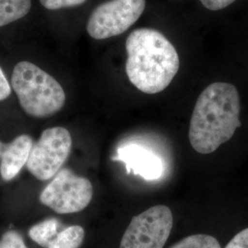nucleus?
Instances as JSON below:
<instances>
[{
  "label": "nucleus",
  "instance_id": "1",
  "mask_svg": "<svg viewBox=\"0 0 248 248\" xmlns=\"http://www.w3.org/2000/svg\"><path fill=\"white\" fill-rule=\"evenodd\" d=\"M240 97L229 83L217 82L204 89L191 116L188 138L193 149L203 155L228 142L241 126Z\"/></svg>",
  "mask_w": 248,
  "mask_h": 248
},
{
  "label": "nucleus",
  "instance_id": "7",
  "mask_svg": "<svg viewBox=\"0 0 248 248\" xmlns=\"http://www.w3.org/2000/svg\"><path fill=\"white\" fill-rule=\"evenodd\" d=\"M173 228L169 207L155 205L134 216L124 232L120 248H163Z\"/></svg>",
  "mask_w": 248,
  "mask_h": 248
},
{
  "label": "nucleus",
  "instance_id": "12",
  "mask_svg": "<svg viewBox=\"0 0 248 248\" xmlns=\"http://www.w3.org/2000/svg\"><path fill=\"white\" fill-rule=\"evenodd\" d=\"M60 223L57 219L51 218L33 225L29 230V236L33 240L36 244L43 248H48L49 243L58 233V228Z\"/></svg>",
  "mask_w": 248,
  "mask_h": 248
},
{
  "label": "nucleus",
  "instance_id": "10",
  "mask_svg": "<svg viewBox=\"0 0 248 248\" xmlns=\"http://www.w3.org/2000/svg\"><path fill=\"white\" fill-rule=\"evenodd\" d=\"M32 9L33 0H0V28L26 18Z\"/></svg>",
  "mask_w": 248,
  "mask_h": 248
},
{
  "label": "nucleus",
  "instance_id": "17",
  "mask_svg": "<svg viewBox=\"0 0 248 248\" xmlns=\"http://www.w3.org/2000/svg\"><path fill=\"white\" fill-rule=\"evenodd\" d=\"M206 9L209 10H221L225 9L236 0H200Z\"/></svg>",
  "mask_w": 248,
  "mask_h": 248
},
{
  "label": "nucleus",
  "instance_id": "19",
  "mask_svg": "<svg viewBox=\"0 0 248 248\" xmlns=\"http://www.w3.org/2000/svg\"><path fill=\"white\" fill-rule=\"evenodd\" d=\"M5 146H6V143H4V142L0 141V157H1V155H2L3 151L5 149Z\"/></svg>",
  "mask_w": 248,
  "mask_h": 248
},
{
  "label": "nucleus",
  "instance_id": "5",
  "mask_svg": "<svg viewBox=\"0 0 248 248\" xmlns=\"http://www.w3.org/2000/svg\"><path fill=\"white\" fill-rule=\"evenodd\" d=\"M93 186L88 178L77 176L69 169H61L45 186L40 202L59 214L79 213L90 203Z\"/></svg>",
  "mask_w": 248,
  "mask_h": 248
},
{
  "label": "nucleus",
  "instance_id": "13",
  "mask_svg": "<svg viewBox=\"0 0 248 248\" xmlns=\"http://www.w3.org/2000/svg\"><path fill=\"white\" fill-rule=\"evenodd\" d=\"M170 248H221V246L212 235L202 233L189 235Z\"/></svg>",
  "mask_w": 248,
  "mask_h": 248
},
{
  "label": "nucleus",
  "instance_id": "18",
  "mask_svg": "<svg viewBox=\"0 0 248 248\" xmlns=\"http://www.w3.org/2000/svg\"><path fill=\"white\" fill-rule=\"evenodd\" d=\"M11 93V87L9 80L7 79L4 72L0 67V101L5 100L9 97Z\"/></svg>",
  "mask_w": 248,
  "mask_h": 248
},
{
  "label": "nucleus",
  "instance_id": "15",
  "mask_svg": "<svg viewBox=\"0 0 248 248\" xmlns=\"http://www.w3.org/2000/svg\"><path fill=\"white\" fill-rule=\"evenodd\" d=\"M0 248H28L22 236L16 231L5 232L0 239Z\"/></svg>",
  "mask_w": 248,
  "mask_h": 248
},
{
  "label": "nucleus",
  "instance_id": "6",
  "mask_svg": "<svg viewBox=\"0 0 248 248\" xmlns=\"http://www.w3.org/2000/svg\"><path fill=\"white\" fill-rule=\"evenodd\" d=\"M71 149V134L67 129L63 127L46 129L32 145L27 161V169L37 179L49 180L62 169Z\"/></svg>",
  "mask_w": 248,
  "mask_h": 248
},
{
  "label": "nucleus",
  "instance_id": "11",
  "mask_svg": "<svg viewBox=\"0 0 248 248\" xmlns=\"http://www.w3.org/2000/svg\"><path fill=\"white\" fill-rule=\"evenodd\" d=\"M85 238V230L79 225H72L58 232L47 248H79Z\"/></svg>",
  "mask_w": 248,
  "mask_h": 248
},
{
  "label": "nucleus",
  "instance_id": "9",
  "mask_svg": "<svg viewBox=\"0 0 248 248\" xmlns=\"http://www.w3.org/2000/svg\"><path fill=\"white\" fill-rule=\"evenodd\" d=\"M33 141L31 136L21 134L6 144L0 157V175L5 181L17 177L27 164Z\"/></svg>",
  "mask_w": 248,
  "mask_h": 248
},
{
  "label": "nucleus",
  "instance_id": "4",
  "mask_svg": "<svg viewBox=\"0 0 248 248\" xmlns=\"http://www.w3.org/2000/svg\"><path fill=\"white\" fill-rule=\"evenodd\" d=\"M146 0H106L91 10L86 24L89 35L106 40L127 31L141 18Z\"/></svg>",
  "mask_w": 248,
  "mask_h": 248
},
{
  "label": "nucleus",
  "instance_id": "14",
  "mask_svg": "<svg viewBox=\"0 0 248 248\" xmlns=\"http://www.w3.org/2000/svg\"><path fill=\"white\" fill-rule=\"evenodd\" d=\"M43 9L51 11H63L82 8L87 5L89 0H37Z\"/></svg>",
  "mask_w": 248,
  "mask_h": 248
},
{
  "label": "nucleus",
  "instance_id": "8",
  "mask_svg": "<svg viewBox=\"0 0 248 248\" xmlns=\"http://www.w3.org/2000/svg\"><path fill=\"white\" fill-rule=\"evenodd\" d=\"M113 160L124 162L130 174L140 176L145 180H156L164 171L163 162L154 152L136 143H128L117 151Z\"/></svg>",
  "mask_w": 248,
  "mask_h": 248
},
{
  "label": "nucleus",
  "instance_id": "16",
  "mask_svg": "<svg viewBox=\"0 0 248 248\" xmlns=\"http://www.w3.org/2000/svg\"><path fill=\"white\" fill-rule=\"evenodd\" d=\"M225 248H248V228L238 232Z\"/></svg>",
  "mask_w": 248,
  "mask_h": 248
},
{
  "label": "nucleus",
  "instance_id": "2",
  "mask_svg": "<svg viewBox=\"0 0 248 248\" xmlns=\"http://www.w3.org/2000/svg\"><path fill=\"white\" fill-rule=\"evenodd\" d=\"M126 74L146 94L165 90L179 69L177 50L166 36L150 28L134 30L126 41Z\"/></svg>",
  "mask_w": 248,
  "mask_h": 248
},
{
  "label": "nucleus",
  "instance_id": "3",
  "mask_svg": "<svg viewBox=\"0 0 248 248\" xmlns=\"http://www.w3.org/2000/svg\"><path fill=\"white\" fill-rule=\"evenodd\" d=\"M11 87L27 115L45 119L56 114L65 103V92L60 83L36 64L27 61L15 65Z\"/></svg>",
  "mask_w": 248,
  "mask_h": 248
}]
</instances>
